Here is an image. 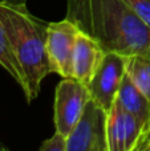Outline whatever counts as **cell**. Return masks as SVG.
<instances>
[{"mask_svg": "<svg viewBox=\"0 0 150 151\" xmlns=\"http://www.w3.org/2000/svg\"><path fill=\"white\" fill-rule=\"evenodd\" d=\"M66 19L105 52L150 57V28L124 0H66Z\"/></svg>", "mask_w": 150, "mask_h": 151, "instance_id": "6da1fadb", "label": "cell"}, {"mask_svg": "<svg viewBox=\"0 0 150 151\" xmlns=\"http://www.w3.org/2000/svg\"><path fill=\"white\" fill-rule=\"evenodd\" d=\"M0 20L28 82L27 101L32 102L39 96L45 77L52 73L47 52L48 24L35 17L27 9L25 3L11 0L0 1Z\"/></svg>", "mask_w": 150, "mask_h": 151, "instance_id": "7a4b0ae2", "label": "cell"}, {"mask_svg": "<svg viewBox=\"0 0 150 151\" xmlns=\"http://www.w3.org/2000/svg\"><path fill=\"white\" fill-rule=\"evenodd\" d=\"M90 99L89 88L85 83L76 78H63L55 94L56 133L66 138L81 121Z\"/></svg>", "mask_w": 150, "mask_h": 151, "instance_id": "3957f363", "label": "cell"}, {"mask_svg": "<svg viewBox=\"0 0 150 151\" xmlns=\"http://www.w3.org/2000/svg\"><path fill=\"white\" fill-rule=\"evenodd\" d=\"M80 28L69 19L48 23L47 52L52 73L72 78V58Z\"/></svg>", "mask_w": 150, "mask_h": 151, "instance_id": "277c9868", "label": "cell"}, {"mask_svg": "<svg viewBox=\"0 0 150 151\" xmlns=\"http://www.w3.org/2000/svg\"><path fill=\"white\" fill-rule=\"evenodd\" d=\"M125 77V57L114 52H106L104 60L96 70L90 83L88 85L92 101L108 113L114 105L117 93Z\"/></svg>", "mask_w": 150, "mask_h": 151, "instance_id": "5b68a950", "label": "cell"}, {"mask_svg": "<svg viewBox=\"0 0 150 151\" xmlns=\"http://www.w3.org/2000/svg\"><path fill=\"white\" fill-rule=\"evenodd\" d=\"M144 133V125L117 102L105 114L106 151H133Z\"/></svg>", "mask_w": 150, "mask_h": 151, "instance_id": "8992f818", "label": "cell"}, {"mask_svg": "<svg viewBox=\"0 0 150 151\" xmlns=\"http://www.w3.org/2000/svg\"><path fill=\"white\" fill-rule=\"evenodd\" d=\"M105 137V113L90 99L74 130L65 138V151H94Z\"/></svg>", "mask_w": 150, "mask_h": 151, "instance_id": "52a82bcc", "label": "cell"}, {"mask_svg": "<svg viewBox=\"0 0 150 151\" xmlns=\"http://www.w3.org/2000/svg\"><path fill=\"white\" fill-rule=\"evenodd\" d=\"M105 50L89 35L80 31L72 58V78L89 85L105 56Z\"/></svg>", "mask_w": 150, "mask_h": 151, "instance_id": "ba28073f", "label": "cell"}, {"mask_svg": "<svg viewBox=\"0 0 150 151\" xmlns=\"http://www.w3.org/2000/svg\"><path fill=\"white\" fill-rule=\"evenodd\" d=\"M116 102L124 110L134 115L145 127V125L150 119V101L136 88L126 74L117 93Z\"/></svg>", "mask_w": 150, "mask_h": 151, "instance_id": "9c48e42d", "label": "cell"}, {"mask_svg": "<svg viewBox=\"0 0 150 151\" xmlns=\"http://www.w3.org/2000/svg\"><path fill=\"white\" fill-rule=\"evenodd\" d=\"M0 65L19 83V86L25 94V98H28L29 96L28 82H27V78L24 76V72L21 69L20 64L16 60V56L12 50V47H11V42L8 40L7 32H5V28L3 25L1 20H0Z\"/></svg>", "mask_w": 150, "mask_h": 151, "instance_id": "30bf717a", "label": "cell"}, {"mask_svg": "<svg viewBox=\"0 0 150 151\" xmlns=\"http://www.w3.org/2000/svg\"><path fill=\"white\" fill-rule=\"evenodd\" d=\"M125 74L150 101V57L141 55L125 57Z\"/></svg>", "mask_w": 150, "mask_h": 151, "instance_id": "8fae6325", "label": "cell"}, {"mask_svg": "<svg viewBox=\"0 0 150 151\" xmlns=\"http://www.w3.org/2000/svg\"><path fill=\"white\" fill-rule=\"evenodd\" d=\"M124 3L150 28V0H124Z\"/></svg>", "mask_w": 150, "mask_h": 151, "instance_id": "7c38bea8", "label": "cell"}, {"mask_svg": "<svg viewBox=\"0 0 150 151\" xmlns=\"http://www.w3.org/2000/svg\"><path fill=\"white\" fill-rule=\"evenodd\" d=\"M39 151H65V138L55 133L49 139L43 142Z\"/></svg>", "mask_w": 150, "mask_h": 151, "instance_id": "4fadbf2b", "label": "cell"}, {"mask_svg": "<svg viewBox=\"0 0 150 151\" xmlns=\"http://www.w3.org/2000/svg\"><path fill=\"white\" fill-rule=\"evenodd\" d=\"M133 151H150L149 145H148V141H146V138H145V135H144V133H142V137H141L140 142L137 143V146L134 147V150H133Z\"/></svg>", "mask_w": 150, "mask_h": 151, "instance_id": "5bb4252c", "label": "cell"}, {"mask_svg": "<svg viewBox=\"0 0 150 151\" xmlns=\"http://www.w3.org/2000/svg\"><path fill=\"white\" fill-rule=\"evenodd\" d=\"M144 135H145L146 141H148L149 149H150V119H149V122L145 125V127H144Z\"/></svg>", "mask_w": 150, "mask_h": 151, "instance_id": "9a60e30c", "label": "cell"}, {"mask_svg": "<svg viewBox=\"0 0 150 151\" xmlns=\"http://www.w3.org/2000/svg\"><path fill=\"white\" fill-rule=\"evenodd\" d=\"M94 151H106V146H105V137H104V139L98 143V146L96 147Z\"/></svg>", "mask_w": 150, "mask_h": 151, "instance_id": "2e32d148", "label": "cell"}, {"mask_svg": "<svg viewBox=\"0 0 150 151\" xmlns=\"http://www.w3.org/2000/svg\"><path fill=\"white\" fill-rule=\"evenodd\" d=\"M0 151H8V150L5 149V147H0Z\"/></svg>", "mask_w": 150, "mask_h": 151, "instance_id": "e0dca14e", "label": "cell"}, {"mask_svg": "<svg viewBox=\"0 0 150 151\" xmlns=\"http://www.w3.org/2000/svg\"><path fill=\"white\" fill-rule=\"evenodd\" d=\"M20 1H21V3H24V0H20Z\"/></svg>", "mask_w": 150, "mask_h": 151, "instance_id": "ac0fdd59", "label": "cell"}]
</instances>
